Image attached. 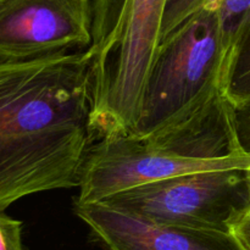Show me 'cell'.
Wrapping results in <instances>:
<instances>
[{
  "mask_svg": "<svg viewBox=\"0 0 250 250\" xmlns=\"http://www.w3.org/2000/svg\"><path fill=\"white\" fill-rule=\"evenodd\" d=\"M87 49L0 58V210L37 193L80 187L98 141Z\"/></svg>",
  "mask_w": 250,
  "mask_h": 250,
  "instance_id": "cell-1",
  "label": "cell"
},
{
  "mask_svg": "<svg viewBox=\"0 0 250 250\" xmlns=\"http://www.w3.org/2000/svg\"><path fill=\"white\" fill-rule=\"evenodd\" d=\"M167 0H92L97 139L133 132L161 38Z\"/></svg>",
  "mask_w": 250,
  "mask_h": 250,
  "instance_id": "cell-2",
  "label": "cell"
},
{
  "mask_svg": "<svg viewBox=\"0 0 250 250\" xmlns=\"http://www.w3.org/2000/svg\"><path fill=\"white\" fill-rule=\"evenodd\" d=\"M224 58L217 10H200L161 41L129 134L151 138L225 97Z\"/></svg>",
  "mask_w": 250,
  "mask_h": 250,
  "instance_id": "cell-3",
  "label": "cell"
},
{
  "mask_svg": "<svg viewBox=\"0 0 250 250\" xmlns=\"http://www.w3.org/2000/svg\"><path fill=\"white\" fill-rule=\"evenodd\" d=\"M102 203L158 224L232 232L250 207L249 173L198 171L120 192Z\"/></svg>",
  "mask_w": 250,
  "mask_h": 250,
  "instance_id": "cell-4",
  "label": "cell"
},
{
  "mask_svg": "<svg viewBox=\"0 0 250 250\" xmlns=\"http://www.w3.org/2000/svg\"><path fill=\"white\" fill-rule=\"evenodd\" d=\"M229 168L249 170L250 155L185 158L132 134L106 137L95 142L88 154L75 203H102L111 195L139 186L198 171Z\"/></svg>",
  "mask_w": 250,
  "mask_h": 250,
  "instance_id": "cell-5",
  "label": "cell"
},
{
  "mask_svg": "<svg viewBox=\"0 0 250 250\" xmlns=\"http://www.w3.org/2000/svg\"><path fill=\"white\" fill-rule=\"evenodd\" d=\"M92 0H0V58L87 49Z\"/></svg>",
  "mask_w": 250,
  "mask_h": 250,
  "instance_id": "cell-6",
  "label": "cell"
},
{
  "mask_svg": "<svg viewBox=\"0 0 250 250\" xmlns=\"http://www.w3.org/2000/svg\"><path fill=\"white\" fill-rule=\"evenodd\" d=\"M102 250H246L232 232L158 224L104 203L73 204Z\"/></svg>",
  "mask_w": 250,
  "mask_h": 250,
  "instance_id": "cell-7",
  "label": "cell"
},
{
  "mask_svg": "<svg viewBox=\"0 0 250 250\" xmlns=\"http://www.w3.org/2000/svg\"><path fill=\"white\" fill-rule=\"evenodd\" d=\"M225 84L242 37L250 23V0H224L219 10Z\"/></svg>",
  "mask_w": 250,
  "mask_h": 250,
  "instance_id": "cell-8",
  "label": "cell"
},
{
  "mask_svg": "<svg viewBox=\"0 0 250 250\" xmlns=\"http://www.w3.org/2000/svg\"><path fill=\"white\" fill-rule=\"evenodd\" d=\"M225 94L232 105L250 100V23L234 54L225 84Z\"/></svg>",
  "mask_w": 250,
  "mask_h": 250,
  "instance_id": "cell-9",
  "label": "cell"
},
{
  "mask_svg": "<svg viewBox=\"0 0 250 250\" xmlns=\"http://www.w3.org/2000/svg\"><path fill=\"white\" fill-rule=\"evenodd\" d=\"M222 1L224 0H167L161 41L193 14L200 10H219Z\"/></svg>",
  "mask_w": 250,
  "mask_h": 250,
  "instance_id": "cell-10",
  "label": "cell"
},
{
  "mask_svg": "<svg viewBox=\"0 0 250 250\" xmlns=\"http://www.w3.org/2000/svg\"><path fill=\"white\" fill-rule=\"evenodd\" d=\"M22 224L0 210V250H24L22 243Z\"/></svg>",
  "mask_w": 250,
  "mask_h": 250,
  "instance_id": "cell-11",
  "label": "cell"
},
{
  "mask_svg": "<svg viewBox=\"0 0 250 250\" xmlns=\"http://www.w3.org/2000/svg\"><path fill=\"white\" fill-rule=\"evenodd\" d=\"M233 121L239 148L250 155V100L233 105Z\"/></svg>",
  "mask_w": 250,
  "mask_h": 250,
  "instance_id": "cell-12",
  "label": "cell"
},
{
  "mask_svg": "<svg viewBox=\"0 0 250 250\" xmlns=\"http://www.w3.org/2000/svg\"><path fill=\"white\" fill-rule=\"evenodd\" d=\"M232 233L246 250H250V212H246L232 227Z\"/></svg>",
  "mask_w": 250,
  "mask_h": 250,
  "instance_id": "cell-13",
  "label": "cell"
},
{
  "mask_svg": "<svg viewBox=\"0 0 250 250\" xmlns=\"http://www.w3.org/2000/svg\"><path fill=\"white\" fill-rule=\"evenodd\" d=\"M248 173H249V180H250V168L248 170ZM247 212H250V207H249V209H248V211Z\"/></svg>",
  "mask_w": 250,
  "mask_h": 250,
  "instance_id": "cell-14",
  "label": "cell"
}]
</instances>
